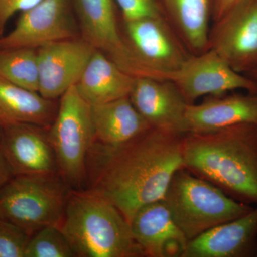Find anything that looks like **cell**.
<instances>
[{
	"instance_id": "8992f818",
	"label": "cell",
	"mask_w": 257,
	"mask_h": 257,
	"mask_svg": "<svg viewBox=\"0 0 257 257\" xmlns=\"http://www.w3.org/2000/svg\"><path fill=\"white\" fill-rule=\"evenodd\" d=\"M47 135L57 157L61 177L72 190H84L87 157L95 135L91 106L79 95L75 86L61 96Z\"/></svg>"
},
{
	"instance_id": "484cf974",
	"label": "cell",
	"mask_w": 257,
	"mask_h": 257,
	"mask_svg": "<svg viewBox=\"0 0 257 257\" xmlns=\"http://www.w3.org/2000/svg\"><path fill=\"white\" fill-rule=\"evenodd\" d=\"M42 0H0V37L5 35L10 19L18 13L31 9Z\"/></svg>"
},
{
	"instance_id": "4dcf8cb0",
	"label": "cell",
	"mask_w": 257,
	"mask_h": 257,
	"mask_svg": "<svg viewBox=\"0 0 257 257\" xmlns=\"http://www.w3.org/2000/svg\"><path fill=\"white\" fill-rule=\"evenodd\" d=\"M256 256H257V252H256Z\"/></svg>"
},
{
	"instance_id": "4fadbf2b",
	"label": "cell",
	"mask_w": 257,
	"mask_h": 257,
	"mask_svg": "<svg viewBox=\"0 0 257 257\" xmlns=\"http://www.w3.org/2000/svg\"><path fill=\"white\" fill-rule=\"evenodd\" d=\"M128 98L151 127L169 133H187L188 103L169 79L135 77Z\"/></svg>"
},
{
	"instance_id": "cb8c5ba5",
	"label": "cell",
	"mask_w": 257,
	"mask_h": 257,
	"mask_svg": "<svg viewBox=\"0 0 257 257\" xmlns=\"http://www.w3.org/2000/svg\"><path fill=\"white\" fill-rule=\"evenodd\" d=\"M30 238L18 226L0 219V257H25Z\"/></svg>"
},
{
	"instance_id": "4316f807",
	"label": "cell",
	"mask_w": 257,
	"mask_h": 257,
	"mask_svg": "<svg viewBox=\"0 0 257 257\" xmlns=\"http://www.w3.org/2000/svg\"><path fill=\"white\" fill-rule=\"evenodd\" d=\"M15 177L11 167L0 149V189Z\"/></svg>"
},
{
	"instance_id": "f1b7e54d",
	"label": "cell",
	"mask_w": 257,
	"mask_h": 257,
	"mask_svg": "<svg viewBox=\"0 0 257 257\" xmlns=\"http://www.w3.org/2000/svg\"><path fill=\"white\" fill-rule=\"evenodd\" d=\"M244 75L248 76L250 78L257 81V69H255V70L251 71V72H248V74H244Z\"/></svg>"
},
{
	"instance_id": "3957f363",
	"label": "cell",
	"mask_w": 257,
	"mask_h": 257,
	"mask_svg": "<svg viewBox=\"0 0 257 257\" xmlns=\"http://www.w3.org/2000/svg\"><path fill=\"white\" fill-rule=\"evenodd\" d=\"M60 227L77 256H145L119 209L90 191H71Z\"/></svg>"
},
{
	"instance_id": "7402d4cb",
	"label": "cell",
	"mask_w": 257,
	"mask_h": 257,
	"mask_svg": "<svg viewBox=\"0 0 257 257\" xmlns=\"http://www.w3.org/2000/svg\"><path fill=\"white\" fill-rule=\"evenodd\" d=\"M0 78L38 92L37 50L0 49Z\"/></svg>"
},
{
	"instance_id": "52a82bcc",
	"label": "cell",
	"mask_w": 257,
	"mask_h": 257,
	"mask_svg": "<svg viewBox=\"0 0 257 257\" xmlns=\"http://www.w3.org/2000/svg\"><path fill=\"white\" fill-rule=\"evenodd\" d=\"M124 27L128 47L153 78L168 79L191 55L165 18L124 21Z\"/></svg>"
},
{
	"instance_id": "ffe728a7",
	"label": "cell",
	"mask_w": 257,
	"mask_h": 257,
	"mask_svg": "<svg viewBox=\"0 0 257 257\" xmlns=\"http://www.w3.org/2000/svg\"><path fill=\"white\" fill-rule=\"evenodd\" d=\"M58 104L37 92L0 78V125L27 124L48 128Z\"/></svg>"
},
{
	"instance_id": "9c48e42d",
	"label": "cell",
	"mask_w": 257,
	"mask_h": 257,
	"mask_svg": "<svg viewBox=\"0 0 257 257\" xmlns=\"http://www.w3.org/2000/svg\"><path fill=\"white\" fill-rule=\"evenodd\" d=\"M79 30L72 0H42L21 13L14 29L0 37V49L38 50L53 42L77 38Z\"/></svg>"
},
{
	"instance_id": "5b68a950",
	"label": "cell",
	"mask_w": 257,
	"mask_h": 257,
	"mask_svg": "<svg viewBox=\"0 0 257 257\" xmlns=\"http://www.w3.org/2000/svg\"><path fill=\"white\" fill-rule=\"evenodd\" d=\"M71 191L60 175L15 176L0 189V219L31 236L60 227Z\"/></svg>"
},
{
	"instance_id": "2e32d148",
	"label": "cell",
	"mask_w": 257,
	"mask_h": 257,
	"mask_svg": "<svg viewBox=\"0 0 257 257\" xmlns=\"http://www.w3.org/2000/svg\"><path fill=\"white\" fill-rule=\"evenodd\" d=\"M256 252L257 205L246 215L189 241L182 257L256 256Z\"/></svg>"
},
{
	"instance_id": "e0dca14e",
	"label": "cell",
	"mask_w": 257,
	"mask_h": 257,
	"mask_svg": "<svg viewBox=\"0 0 257 257\" xmlns=\"http://www.w3.org/2000/svg\"><path fill=\"white\" fill-rule=\"evenodd\" d=\"M187 133L214 131L241 124L257 125V93L209 96L199 104H188Z\"/></svg>"
},
{
	"instance_id": "9a60e30c",
	"label": "cell",
	"mask_w": 257,
	"mask_h": 257,
	"mask_svg": "<svg viewBox=\"0 0 257 257\" xmlns=\"http://www.w3.org/2000/svg\"><path fill=\"white\" fill-rule=\"evenodd\" d=\"M130 226L145 256L182 257L189 242L163 199L140 208Z\"/></svg>"
},
{
	"instance_id": "83f0119b",
	"label": "cell",
	"mask_w": 257,
	"mask_h": 257,
	"mask_svg": "<svg viewBox=\"0 0 257 257\" xmlns=\"http://www.w3.org/2000/svg\"><path fill=\"white\" fill-rule=\"evenodd\" d=\"M242 0H215L214 6V20H219L231 8L238 4Z\"/></svg>"
},
{
	"instance_id": "30bf717a",
	"label": "cell",
	"mask_w": 257,
	"mask_h": 257,
	"mask_svg": "<svg viewBox=\"0 0 257 257\" xmlns=\"http://www.w3.org/2000/svg\"><path fill=\"white\" fill-rule=\"evenodd\" d=\"M189 104L204 96H220L236 90L257 93V81L236 72L217 53L209 50L189 56L180 68L170 74Z\"/></svg>"
},
{
	"instance_id": "d6986e66",
	"label": "cell",
	"mask_w": 257,
	"mask_h": 257,
	"mask_svg": "<svg viewBox=\"0 0 257 257\" xmlns=\"http://www.w3.org/2000/svg\"><path fill=\"white\" fill-rule=\"evenodd\" d=\"M95 141L116 147L131 141L151 128L128 96L91 106Z\"/></svg>"
},
{
	"instance_id": "603a6c76",
	"label": "cell",
	"mask_w": 257,
	"mask_h": 257,
	"mask_svg": "<svg viewBox=\"0 0 257 257\" xmlns=\"http://www.w3.org/2000/svg\"><path fill=\"white\" fill-rule=\"evenodd\" d=\"M73 248L60 227L47 226L34 234L25 257H76Z\"/></svg>"
},
{
	"instance_id": "d4e9b609",
	"label": "cell",
	"mask_w": 257,
	"mask_h": 257,
	"mask_svg": "<svg viewBox=\"0 0 257 257\" xmlns=\"http://www.w3.org/2000/svg\"><path fill=\"white\" fill-rule=\"evenodd\" d=\"M124 21L145 18H164L157 0H114Z\"/></svg>"
},
{
	"instance_id": "6da1fadb",
	"label": "cell",
	"mask_w": 257,
	"mask_h": 257,
	"mask_svg": "<svg viewBox=\"0 0 257 257\" xmlns=\"http://www.w3.org/2000/svg\"><path fill=\"white\" fill-rule=\"evenodd\" d=\"M183 135L151 127L119 146L94 142L86 190L109 201L130 224L140 208L163 199L175 172L184 168Z\"/></svg>"
},
{
	"instance_id": "ac0fdd59",
	"label": "cell",
	"mask_w": 257,
	"mask_h": 257,
	"mask_svg": "<svg viewBox=\"0 0 257 257\" xmlns=\"http://www.w3.org/2000/svg\"><path fill=\"white\" fill-rule=\"evenodd\" d=\"M135 78L95 50L75 87L89 105H97L128 96Z\"/></svg>"
},
{
	"instance_id": "8fae6325",
	"label": "cell",
	"mask_w": 257,
	"mask_h": 257,
	"mask_svg": "<svg viewBox=\"0 0 257 257\" xmlns=\"http://www.w3.org/2000/svg\"><path fill=\"white\" fill-rule=\"evenodd\" d=\"M209 48L239 73L257 69V0H242L216 20Z\"/></svg>"
},
{
	"instance_id": "7a4b0ae2",
	"label": "cell",
	"mask_w": 257,
	"mask_h": 257,
	"mask_svg": "<svg viewBox=\"0 0 257 257\" xmlns=\"http://www.w3.org/2000/svg\"><path fill=\"white\" fill-rule=\"evenodd\" d=\"M184 168L229 197L257 205V125L183 135Z\"/></svg>"
},
{
	"instance_id": "7c38bea8",
	"label": "cell",
	"mask_w": 257,
	"mask_h": 257,
	"mask_svg": "<svg viewBox=\"0 0 257 257\" xmlns=\"http://www.w3.org/2000/svg\"><path fill=\"white\" fill-rule=\"evenodd\" d=\"M94 51L81 37L38 49V92L51 100L61 97L77 84Z\"/></svg>"
},
{
	"instance_id": "ba28073f",
	"label": "cell",
	"mask_w": 257,
	"mask_h": 257,
	"mask_svg": "<svg viewBox=\"0 0 257 257\" xmlns=\"http://www.w3.org/2000/svg\"><path fill=\"white\" fill-rule=\"evenodd\" d=\"M114 3V0H72L80 37L130 75L152 77L120 33Z\"/></svg>"
},
{
	"instance_id": "f546056e",
	"label": "cell",
	"mask_w": 257,
	"mask_h": 257,
	"mask_svg": "<svg viewBox=\"0 0 257 257\" xmlns=\"http://www.w3.org/2000/svg\"><path fill=\"white\" fill-rule=\"evenodd\" d=\"M3 127L0 125V140H1L2 136H3Z\"/></svg>"
},
{
	"instance_id": "277c9868",
	"label": "cell",
	"mask_w": 257,
	"mask_h": 257,
	"mask_svg": "<svg viewBox=\"0 0 257 257\" xmlns=\"http://www.w3.org/2000/svg\"><path fill=\"white\" fill-rule=\"evenodd\" d=\"M163 201L189 241L218 225L246 215L253 209L185 168L175 172Z\"/></svg>"
},
{
	"instance_id": "5bb4252c",
	"label": "cell",
	"mask_w": 257,
	"mask_h": 257,
	"mask_svg": "<svg viewBox=\"0 0 257 257\" xmlns=\"http://www.w3.org/2000/svg\"><path fill=\"white\" fill-rule=\"evenodd\" d=\"M0 149L14 176L60 175L46 128L27 124L4 126Z\"/></svg>"
},
{
	"instance_id": "44dd1931",
	"label": "cell",
	"mask_w": 257,
	"mask_h": 257,
	"mask_svg": "<svg viewBox=\"0 0 257 257\" xmlns=\"http://www.w3.org/2000/svg\"><path fill=\"white\" fill-rule=\"evenodd\" d=\"M175 33L192 55L209 49L210 0H163Z\"/></svg>"
}]
</instances>
